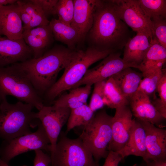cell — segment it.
Returning <instances> with one entry per match:
<instances>
[{
	"mask_svg": "<svg viewBox=\"0 0 166 166\" xmlns=\"http://www.w3.org/2000/svg\"><path fill=\"white\" fill-rule=\"evenodd\" d=\"M88 33L92 46L101 50H121L131 38L128 26L117 15L111 0H97Z\"/></svg>",
	"mask_w": 166,
	"mask_h": 166,
	"instance_id": "cell-1",
	"label": "cell"
},
{
	"mask_svg": "<svg viewBox=\"0 0 166 166\" xmlns=\"http://www.w3.org/2000/svg\"><path fill=\"white\" fill-rule=\"evenodd\" d=\"M75 52L63 46H56L38 58L17 64L41 96L55 83L58 73L68 65Z\"/></svg>",
	"mask_w": 166,
	"mask_h": 166,
	"instance_id": "cell-2",
	"label": "cell"
},
{
	"mask_svg": "<svg viewBox=\"0 0 166 166\" xmlns=\"http://www.w3.org/2000/svg\"><path fill=\"white\" fill-rule=\"evenodd\" d=\"M114 52L116 51L100 50L92 46L85 50L76 51L61 76L45 93L46 98L53 100L63 92L72 89L84 77L91 65Z\"/></svg>",
	"mask_w": 166,
	"mask_h": 166,
	"instance_id": "cell-3",
	"label": "cell"
},
{
	"mask_svg": "<svg viewBox=\"0 0 166 166\" xmlns=\"http://www.w3.org/2000/svg\"><path fill=\"white\" fill-rule=\"evenodd\" d=\"M0 137L9 141L31 132L40 122L31 105L18 101L9 103L6 98L0 101Z\"/></svg>",
	"mask_w": 166,
	"mask_h": 166,
	"instance_id": "cell-4",
	"label": "cell"
},
{
	"mask_svg": "<svg viewBox=\"0 0 166 166\" xmlns=\"http://www.w3.org/2000/svg\"><path fill=\"white\" fill-rule=\"evenodd\" d=\"M8 95L31 105L38 110L44 105L41 97L17 63L0 67V101Z\"/></svg>",
	"mask_w": 166,
	"mask_h": 166,
	"instance_id": "cell-5",
	"label": "cell"
},
{
	"mask_svg": "<svg viewBox=\"0 0 166 166\" xmlns=\"http://www.w3.org/2000/svg\"><path fill=\"white\" fill-rule=\"evenodd\" d=\"M113 117L102 109L95 114L88 124L82 126L83 128L79 137L98 164L108 153V147L112 138Z\"/></svg>",
	"mask_w": 166,
	"mask_h": 166,
	"instance_id": "cell-6",
	"label": "cell"
},
{
	"mask_svg": "<svg viewBox=\"0 0 166 166\" xmlns=\"http://www.w3.org/2000/svg\"><path fill=\"white\" fill-rule=\"evenodd\" d=\"M50 156L51 166H99L79 137L70 139L63 132Z\"/></svg>",
	"mask_w": 166,
	"mask_h": 166,
	"instance_id": "cell-7",
	"label": "cell"
},
{
	"mask_svg": "<svg viewBox=\"0 0 166 166\" xmlns=\"http://www.w3.org/2000/svg\"><path fill=\"white\" fill-rule=\"evenodd\" d=\"M37 130L9 141H5L0 147V157L8 164L15 156L32 150L38 149L50 152L49 139L40 121Z\"/></svg>",
	"mask_w": 166,
	"mask_h": 166,
	"instance_id": "cell-8",
	"label": "cell"
},
{
	"mask_svg": "<svg viewBox=\"0 0 166 166\" xmlns=\"http://www.w3.org/2000/svg\"><path fill=\"white\" fill-rule=\"evenodd\" d=\"M119 18L136 33L146 35L150 40L153 38L151 19L144 14L137 0H111Z\"/></svg>",
	"mask_w": 166,
	"mask_h": 166,
	"instance_id": "cell-9",
	"label": "cell"
},
{
	"mask_svg": "<svg viewBox=\"0 0 166 166\" xmlns=\"http://www.w3.org/2000/svg\"><path fill=\"white\" fill-rule=\"evenodd\" d=\"M121 55L118 51L111 53L97 65L89 69L84 77L73 89L82 85L92 86L97 82L107 79L127 67L138 69V65L126 62Z\"/></svg>",
	"mask_w": 166,
	"mask_h": 166,
	"instance_id": "cell-10",
	"label": "cell"
},
{
	"mask_svg": "<svg viewBox=\"0 0 166 166\" xmlns=\"http://www.w3.org/2000/svg\"><path fill=\"white\" fill-rule=\"evenodd\" d=\"M71 112L68 108L44 105L37 113V118L43 127L51 146L50 153L54 150L63 127L67 122Z\"/></svg>",
	"mask_w": 166,
	"mask_h": 166,
	"instance_id": "cell-11",
	"label": "cell"
},
{
	"mask_svg": "<svg viewBox=\"0 0 166 166\" xmlns=\"http://www.w3.org/2000/svg\"><path fill=\"white\" fill-rule=\"evenodd\" d=\"M113 117L112 138L108 146V151L117 152L125 145L129 137L134 119L128 105L116 108Z\"/></svg>",
	"mask_w": 166,
	"mask_h": 166,
	"instance_id": "cell-12",
	"label": "cell"
},
{
	"mask_svg": "<svg viewBox=\"0 0 166 166\" xmlns=\"http://www.w3.org/2000/svg\"><path fill=\"white\" fill-rule=\"evenodd\" d=\"M128 101L130 108L136 119L149 122L160 128L164 127L163 122L166 119L156 110L147 95L137 90Z\"/></svg>",
	"mask_w": 166,
	"mask_h": 166,
	"instance_id": "cell-13",
	"label": "cell"
},
{
	"mask_svg": "<svg viewBox=\"0 0 166 166\" xmlns=\"http://www.w3.org/2000/svg\"><path fill=\"white\" fill-rule=\"evenodd\" d=\"M32 57V50L23 38L14 40L0 37V67L23 62Z\"/></svg>",
	"mask_w": 166,
	"mask_h": 166,
	"instance_id": "cell-14",
	"label": "cell"
},
{
	"mask_svg": "<svg viewBox=\"0 0 166 166\" xmlns=\"http://www.w3.org/2000/svg\"><path fill=\"white\" fill-rule=\"evenodd\" d=\"M139 121L145 132L147 153L146 160L144 161H166V129L148 122Z\"/></svg>",
	"mask_w": 166,
	"mask_h": 166,
	"instance_id": "cell-15",
	"label": "cell"
},
{
	"mask_svg": "<svg viewBox=\"0 0 166 166\" xmlns=\"http://www.w3.org/2000/svg\"><path fill=\"white\" fill-rule=\"evenodd\" d=\"M23 26L17 2L0 6V35L11 40L22 38Z\"/></svg>",
	"mask_w": 166,
	"mask_h": 166,
	"instance_id": "cell-16",
	"label": "cell"
},
{
	"mask_svg": "<svg viewBox=\"0 0 166 166\" xmlns=\"http://www.w3.org/2000/svg\"><path fill=\"white\" fill-rule=\"evenodd\" d=\"M74 13L71 25L79 32L82 40L91 29L97 0H73Z\"/></svg>",
	"mask_w": 166,
	"mask_h": 166,
	"instance_id": "cell-17",
	"label": "cell"
},
{
	"mask_svg": "<svg viewBox=\"0 0 166 166\" xmlns=\"http://www.w3.org/2000/svg\"><path fill=\"white\" fill-rule=\"evenodd\" d=\"M122 159L130 155L146 159L147 152L145 144V132L140 121L134 119L129 139L124 147L117 152Z\"/></svg>",
	"mask_w": 166,
	"mask_h": 166,
	"instance_id": "cell-18",
	"label": "cell"
},
{
	"mask_svg": "<svg viewBox=\"0 0 166 166\" xmlns=\"http://www.w3.org/2000/svg\"><path fill=\"white\" fill-rule=\"evenodd\" d=\"M150 46V39L146 35L136 33L124 48L123 59L126 62L138 66L142 61Z\"/></svg>",
	"mask_w": 166,
	"mask_h": 166,
	"instance_id": "cell-19",
	"label": "cell"
},
{
	"mask_svg": "<svg viewBox=\"0 0 166 166\" xmlns=\"http://www.w3.org/2000/svg\"><path fill=\"white\" fill-rule=\"evenodd\" d=\"M124 97L128 99L137 91L142 79V73L126 68L111 76Z\"/></svg>",
	"mask_w": 166,
	"mask_h": 166,
	"instance_id": "cell-20",
	"label": "cell"
},
{
	"mask_svg": "<svg viewBox=\"0 0 166 166\" xmlns=\"http://www.w3.org/2000/svg\"><path fill=\"white\" fill-rule=\"evenodd\" d=\"M49 25L55 39L66 44L70 49L73 50L76 45L82 41L79 33L75 28L58 19H52Z\"/></svg>",
	"mask_w": 166,
	"mask_h": 166,
	"instance_id": "cell-21",
	"label": "cell"
},
{
	"mask_svg": "<svg viewBox=\"0 0 166 166\" xmlns=\"http://www.w3.org/2000/svg\"><path fill=\"white\" fill-rule=\"evenodd\" d=\"M91 85H85L71 89L68 93L62 95L53 101V105L73 109L87 104L91 93Z\"/></svg>",
	"mask_w": 166,
	"mask_h": 166,
	"instance_id": "cell-22",
	"label": "cell"
},
{
	"mask_svg": "<svg viewBox=\"0 0 166 166\" xmlns=\"http://www.w3.org/2000/svg\"><path fill=\"white\" fill-rule=\"evenodd\" d=\"M150 46L144 58L139 65L141 73L153 67L163 66L166 60V48L154 38L150 40Z\"/></svg>",
	"mask_w": 166,
	"mask_h": 166,
	"instance_id": "cell-23",
	"label": "cell"
},
{
	"mask_svg": "<svg viewBox=\"0 0 166 166\" xmlns=\"http://www.w3.org/2000/svg\"><path fill=\"white\" fill-rule=\"evenodd\" d=\"M163 66H157L141 73L143 78L137 90L140 91L148 96L155 94L160 81L163 75L164 69Z\"/></svg>",
	"mask_w": 166,
	"mask_h": 166,
	"instance_id": "cell-24",
	"label": "cell"
},
{
	"mask_svg": "<svg viewBox=\"0 0 166 166\" xmlns=\"http://www.w3.org/2000/svg\"><path fill=\"white\" fill-rule=\"evenodd\" d=\"M105 105L112 109L129 105V101L123 95L112 77L106 80L104 87Z\"/></svg>",
	"mask_w": 166,
	"mask_h": 166,
	"instance_id": "cell-25",
	"label": "cell"
},
{
	"mask_svg": "<svg viewBox=\"0 0 166 166\" xmlns=\"http://www.w3.org/2000/svg\"><path fill=\"white\" fill-rule=\"evenodd\" d=\"M94 115V113L87 104L71 109L65 133L66 134L75 127L87 124L92 119Z\"/></svg>",
	"mask_w": 166,
	"mask_h": 166,
	"instance_id": "cell-26",
	"label": "cell"
},
{
	"mask_svg": "<svg viewBox=\"0 0 166 166\" xmlns=\"http://www.w3.org/2000/svg\"><path fill=\"white\" fill-rule=\"evenodd\" d=\"M18 2L31 18L29 25L23 27V31L49 24L50 21L48 20L42 9L31 0H18Z\"/></svg>",
	"mask_w": 166,
	"mask_h": 166,
	"instance_id": "cell-27",
	"label": "cell"
},
{
	"mask_svg": "<svg viewBox=\"0 0 166 166\" xmlns=\"http://www.w3.org/2000/svg\"><path fill=\"white\" fill-rule=\"evenodd\" d=\"M140 7L150 19L161 17L166 18V0H137Z\"/></svg>",
	"mask_w": 166,
	"mask_h": 166,
	"instance_id": "cell-28",
	"label": "cell"
},
{
	"mask_svg": "<svg viewBox=\"0 0 166 166\" xmlns=\"http://www.w3.org/2000/svg\"><path fill=\"white\" fill-rule=\"evenodd\" d=\"M22 38L32 50L33 58H35L42 56L51 42L30 34L26 31L23 32Z\"/></svg>",
	"mask_w": 166,
	"mask_h": 166,
	"instance_id": "cell-29",
	"label": "cell"
},
{
	"mask_svg": "<svg viewBox=\"0 0 166 166\" xmlns=\"http://www.w3.org/2000/svg\"><path fill=\"white\" fill-rule=\"evenodd\" d=\"M74 13V3L73 0H58L56 14L58 19L63 23L71 25Z\"/></svg>",
	"mask_w": 166,
	"mask_h": 166,
	"instance_id": "cell-30",
	"label": "cell"
},
{
	"mask_svg": "<svg viewBox=\"0 0 166 166\" xmlns=\"http://www.w3.org/2000/svg\"><path fill=\"white\" fill-rule=\"evenodd\" d=\"M107 80L97 82L93 84L94 88L89 105L94 113L98 110L102 109L105 105L104 91Z\"/></svg>",
	"mask_w": 166,
	"mask_h": 166,
	"instance_id": "cell-31",
	"label": "cell"
},
{
	"mask_svg": "<svg viewBox=\"0 0 166 166\" xmlns=\"http://www.w3.org/2000/svg\"><path fill=\"white\" fill-rule=\"evenodd\" d=\"M156 92L159 98L154 97L152 102L156 110L164 118H166V73L165 70L157 87Z\"/></svg>",
	"mask_w": 166,
	"mask_h": 166,
	"instance_id": "cell-32",
	"label": "cell"
},
{
	"mask_svg": "<svg viewBox=\"0 0 166 166\" xmlns=\"http://www.w3.org/2000/svg\"><path fill=\"white\" fill-rule=\"evenodd\" d=\"M150 19L152 24L153 38H155L162 46L166 48V18L159 17Z\"/></svg>",
	"mask_w": 166,
	"mask_h": 166,
	"instance_id": "cell-33",
	"label": "cell"
},
{
	"mask_svg": "<svg viewBox=\"0 0 166 166\" xmlns=\"http://www.w3.org/2000/svg\"><path fill=\"white\" fill-rule=\"evenodd\" d=\"M42 10L46 17L56 14L58 0H30Z\"/></svg>",
	"mask_w": 166,
	"mask_h": 166,
	"instance_id": "cell-34",
	"label": "cell"
},
{
	"mask_svg": "<svg viewBox=\"0 0 166 166\" xmlns=\"http://www.w3.org/2000/svg\"><path fill=\"white\" fill-rule=\"evenodd\" d=\"M24 31L50 42H52L53 37L49 24L38 26Z\"/></svg>",
	"mask_w": 166,
	"mask_h": 166,
	"instance_id": "cell-35",
	"label": "cell"
},
{
	"mask_svg": "<svg viewBox=\"0 0 166 166\" xmlns=\"http://www.w3.org/2000/svg\"><path fill=\"white\" fill-rule=\"evenodd\" d=\"M34 152L35 157L34 166H48L50 164L51 159L50 156L40 149L36 150Z\"/></svg>",
	"mask_w": 166,
	"mask_h": 166,
	"instance_id": "cell-36",
	"label": "cell"
},
{
	"mask_svg": "<svg viewBox=\"0 0 166 166\" xmlns=\"http://www.w3.org/2000/svg\"><path fill=\"white\" fill-rule=\"evenodd\" d=\"M105 158L102 166H118L119 163L123 160L117 152L112 151H109Z\"/></svg>",
	"mask_w": 166,
	"mask_h": 166,
	"instance_id": "cell-37",
	"label": "cell"
},
{
	"mask_svg": "<svg viewBox=\"0 0 166 166\" xmlns=\"http://www.w3.org/2000/svg\"><path fill=\"white\" fill-rule=\"evenodd\" d=\"M19 6V12L21 19L24 23L23 27L28 26L31 20L30 15L25 11L21 5L17 2Z\"/></svg>",
	"mask_w": 166,
	"mask_h": 166,
	"instance_id": "cell-38",
	"label": "cell"
},
{
	"mask_svg": "<svg viewBox=\"0 0 166 166\" xmlns=\"http://www.w3.org/2000/svg\"><path fill=\"white\" fill-rule=\"evenodd\" d=\"M144 162L145 166H166V161L152 160Z\"/></svg>",
	"mask_w": 166,
	"mask_h": 166,
	"instance_id": "cell-39",
	"label": "cell"
},
{
	"mask_svg": "<svg viewBox=\"0 0 166 166\" xmlns=\"http://www.w3.org/2000/svg\"><path fill=\"white\" fill-rule=\"evenodd\" d=\"M17 0H0V6L12 5L16 3Z\"/></svg>",
	"mask_w": 166,
	"mask_h": 166,
	"instance_id": "cell-40",
	"label": "cell"
},
{
	"mask_svg": "<svg viewBox=\"0 0 166 166\" xmlns=\"http://www.w3.org/2000/svg\"><path fill=\"white\" fill-rule=\"evenodd\" d=\"M0 157V166H9Z\"/></svg>",
	"mask_w": 166,
	"mask_h": 166,
	"instance_id": "cell-41",
	"label": "cell"
},
{
	"mask_svg": "<svg viewBox=\"0 0 166 166\" xmlns=\"http://www.w3.org/2000/svg\"><path fill=\"white\" fill-rule=\"evenodd\" d=\"M1 37V36L0 35V37Z\"/></svg>",
	"mask_w": 166,
	"mask_h": 166,
	"instance_id": "cell-42",
	"label": "cell"
}]
</instances>
